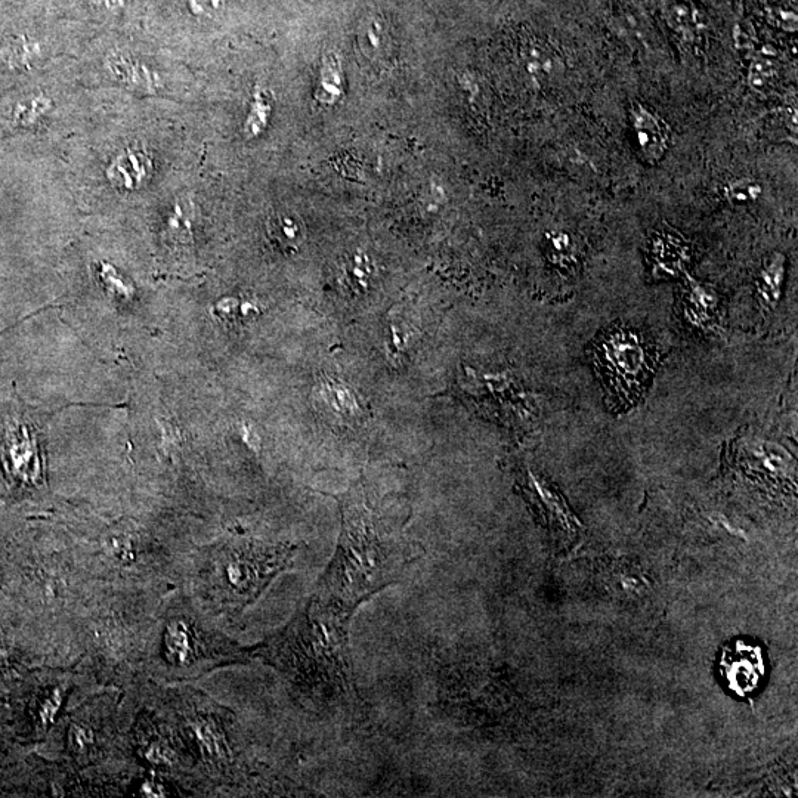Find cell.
<instances>
[{
  "instance_id": "8",
  "label": "cell",
  "mask_w": 798,
  "mask_h": 798,
  "mask_svg": "<svg viewBox=\"0 0 798 798\" xmlns=\"http://www.w3.org/2000/svg\"><path fill=\"white\" fill-rule=\"evenodd\" d=\"M630 120L640 153L649 163H658L663 159L668 147L667 125L643 105H633Z\"/></svg>"
},
{
  "instance_id": "27",
  "label": "cell",
  "mask_w": 798,
  "mask_h": 798,
  "mask_svg": "<svg viewBox=\"0 0 798 798\" xmlns=\"http://www.w3.org/2000/svg\"><path fill=\"white\" fill-rule=\"evenodd\" d=\"M148 759L156 763H167L170 760L169 754L162 747L151 748L150 753H148Z\"/></svg>"
},
{
  "instance_id": "22",
  "label": "cell",
  "mask_w": 798,
  "mask_h": 798,
  "mask_svg": "<svg viewBox=\"0 0 798 798\" xmlns=\"http://www.w3.org/2000/svg\"><path fill=\"white\" fill-rule=\"evenodd\" d=\"M370 272V264L364 255L352 256L351 261L343 266V277L361 287H366Z\"/></svg>"
},
{
  "instance_id": "6",
  "label": "cell",
  "mask_w": 798,
  "mask_h": 798,
  "mask_svg": "<svg viewBox=\"0 0 798 798\" xmlns=\"http://www.w3.org/2000/svg\"><path fill=\"white\" fill-rule=\"evenodd\" d=\"M2 454L11 475L20 481H33L37 475L36 445L26 426L9 422L3 428Z\"/></svg>"
},
{
  "instance_id": "25",
  "label": "cell",
  "mask_w": 798,
  "mask_h": 798,
  "mask_svg": "<svg viewBox=\"0 0 798 798\" xmlns=\"http://www.w3.org/2000/svg\"><path fill=\"white\" fill-rule=\"evenodd\" d=\"M61 705V694L60 692H55V695H52L51 698L46 701L45 710L42 711L43 719L45 722H49V720L54 719L55 714H57L58 708Z\"/></svg>"
},
{
  "instance_id": "13",
  "label": "cell",
  "mask_w": 798,
  "mask_h": 798,
  "mask_svg": "<svg viewBox=\"0 0 798 798\" xmlns=\"http://www.w3.org/2000/svg\"><path fill=\"white\" fill-rule=\"evenodd\" d=\"M524 60L528 71L537 79H549L561 66L556 52L543 40L532 39L525 45Z\"/></svg>"
},
{
  "instance_id": "23",
  "label": "cell",
  "mask_w": 798,
  "mask_h": 798,
  "mask_svg": "<svg viewBox=\"0 0 798 798\" xmlns=\"http://www.w3.org/2000/svg\"><path fill=\"white\" fill-rule=\"evenodd\" d=\"M550 243H552V247L553 250H555V253H559V255H564V256L571 255L572 241L571 237H569L568 234L566 233L555 234L553 235L552 240H550Z\"/></svg>"
},
{
  "instance_id": "19",
  "label": "cell",
  "mask_w": 798,
  "mask_h": 798,
  "mask_svg": "<svg viewBox=\"0 0 798 798\" xmlns=\"http://www.w3.org/2000/svg\"><path fill=\"white\" fill-rule=\"evenodd\" d=\"M271 231L281 243L290 246H296L303 238L302 225L299 219L292 215H280L272 219Z\"/></svg>"
},
{
  "instance_id": "9",
  "label": "cell",
  "mask_w": 798,
  "mask_h": 798,
  "mask_svg": "<svg viewBox=\"0 0 798 798\" xmlns=\"http://www.w3.org/2000/svg\"><path fill=\"white\" fill-rule=\"evenodd\" d=\"M153 162L147 151L131 147L120 153L108 167V179L114 187L135 190L150 179Z\"/></svg>"
},
{
  "instance_id": "21",
  "label": "cell",
  "mask_w": 798,
  "mask_h": 798,
  "mask_svg": "<svg viewBox=\"0 0 798 798\" xmlns=\"http://www.w3.org/2000/svg\"><path fill=\"white\" fill-rule=\"evenodd\" d=\"M136 66H138V64H133L131 61L125 60V58H117V60L111 63V70H113L117 76H122L123 74V76H125L123 77L125 82L135 83L136 86H150L151 82L144 68Z\"/></svg>"
},
{
  "instance_id": "4",
  "label": "cell",
  "mask_w": 798,
  "mask_h": 798,
  "mask_svg": "<svg viewBox=\"0 0 798 798\" xmlns=\"http://www.w3.org/2000/svg\"><path fill=\"white\" fill-rule=\"evenodd\" d=\"M295 550H231L216 569L224 596L241 603L255 598L272 575L289 566Z\"/></svg>"
},
{
  "instance_id": "14",
  "label": "cell",
  "mask_w": 798,
  "mask_h": 798,
  "mask_svg": "<svg viewBox=\"0 0 798 798\" xmlns=\"http://www.w3.org/2000/svg\"><path fill=\"white\" fill-rule=\"evenodd\" d=\"M779 73L772 55L759 52L748 68V86L756 94L767 95L778 82Z\"/></svg>"
},
{
  "instance_id": "3",
  "label": "cell",
  "mask_w": 798,
  "mask_h": 798,
  "mask_svg": "<svg viewBox=\"0 0 798 798\" xmlns=\"http://www.w3.org/2000/svg\"><path fill=\"white\" fill-rule=\"evenodd\" d=\"M593 363L620 404H636L652 379L651 349L630 327L614 326L600 334L593 345Z\"/></svg>"
},
{
  "instance_id": "10",
  "label": "cell",
  "mask_w": 798,
  "mask_h": 798,
  "mask_svg": "<svg viewBox=\"0 0 798 798\" xmlns=\"http://www.w3.org/2000/svg\"><path fill=\"white\" fill-rule=\"evenodd\" d=\"M717 303L719 298L710 287L688 277L683 296V315L689 326L704 330L713 326Z\"/></svg>"
},
{
  "instance_id": "20",
  "label": "cell",
  "mask_w": 798,
  "mask_h": 798,
  "mask_svg": "<svg viewBox=\"0 0 798 798\" xmlns=\"http://www.w3.org/2000/svg\"><path fill=\"white\" fill-rule=\"evenodd\" d=\"M760 194H762V188L751 179H738V181L731 182L726 188V199L736 206L753 203L759 199Z\"/></svg>"
},
{
  "instance_id": "12",
  "label": "cell",
  "mask_w": 798,
  "mask_h": 798,
  "mask_svg": "<svg viewBox=\"0 0 798 798\" xmlns=\"http://www.w3.org/2000/svg\"><path fill=\"white\" fill-rule=\"evenodd\" d=\"M785 256L782 253H773L766 259L759 277H757V299L765 311H772L778 306L782 296V286L785 280Z\"/></svg>"
},
{
  "instance_id": "5",
  "label": "cell",
  "mask_w": 798,
  "mask_h": 798,
  "mask_svg": "<svg viewBox=\"0 0 798 798\" xmlns=\"http://www.w3.org/2000/svg\"><path fill=\"white\" fill-rule=\"evenodd\" d=\"M720 682L736 697H750L766 677L763 649L751 640L735 639L720 649L717 658Z\"/></svg>"
},
{
  "instance_id": "1",
  "label": "cell",
  "mask_w": 798,
  "mask_h": 798,
  "mask_svg": "<svg viewBox=\"0 0 798 798\" xmlns=\"http://www.w3.org/2000/svg\"><path fill=\"white\" fill-rule=\"evenodd\" d=\"M340 512L337 549L314 596L354 615L358 606L399 583L417 556L404 538L377 518L361 485L342 497Z\"/></svg>"
},
{
  "instance_id": "18",
  "label": "cell",
  "mask_w": 798,
  "mask_h": 798,
  "mask_svg": "<svg viewBox=\"0 0 798 798\" xmlns=\"http://www.w3.org/2000/svg\"><path fill=\"white\" fill-rule=\"evenodd\" d=\"M167 651L173 661L184 663L193 655V640L188 626L181 621L170 624L166 636Z\"/></svg>"
},
{
  "instance_id": "24",
  "label": "cell",
  "mask_w": 798,
  "mask_h": 798,
  "mask_svg": "<svg viewBox=\"0 0 798 798\" xmlns=\"http://www.w3.org/2000/svg\"><path fill=\"white\" fill-rule=\"evenodd\" d=\"M194 14L212 15L221 6V0H190Z\"/></svg>"
},
{
  "instance_id": "11",
  "label": "cell",
  "mask_w": 798,
  "mask_h": 798,
  "mask_svg": "<svg viewBox=\"0 0 798 798\" xmlns=\"http://www.w3.org/2000/svg\"><path fill=\"white\" fill-rule=\"evenodd\" d=\"M661 12L667 26L683 43L686 45L697 43L702 24L698 9L692 5V0H663Z\"/></svg>"
},
{
  "instance_id": "17",
  "label": "cell",
  "mask_w": 798,
  "mask_h": 798,
  "mask_svg": "<svg viewBox=\"0 0 798 798\" xmlns=\"http://www.w3.org/2000/svg\"><path fill=\"white\" fill-rule=\"evenodd\" d=\"M766 20L776 29L784 32H797L796 0H767L765 3Z\"/></svg>"
},
{
  "instance_id": "15",
  "label": "cell",
  "mask_w": 798,
  "mask_h": 798,
  "mask_svg": "<svg viewBox=\"0 0 798 798\" xmlns=\"http://www.w3.org/2000/svg\"><path fill=\"white\" fill-rule=\"evenodd\" d=\"M388 40V27L379 17H368L363 21L358 43L367 57L377 58V55L382 54L383 49L388 48Z\"/></svg>"
},
{
  "instance_id": "26",
  "label": "cell",
  "mask_w": 798,
  "mask_h": 798,
  "mask_svg": "<svg viewBox=\"0 0 798 798\" xmlns=\"http://www.w3.org/2000/svg\"><path fill=\"white\" fill-rule=\"evenodd\" d=\"M142 794L145 797H165V790H163L160 785L154 784V782H147V784L142 787Z\"/></svg>"
},
{
  "instance_id": "16",
  "label": "cell",
  "mask_w": 798,
  "mask_h": 798,
  "mask_svg": "<svg viewBox=\"0 0 798 798\" xmlns=\"http://www.w3.org/2000/svg\"><path fill=\"white\" fill-rule=\"evenodd\" d=\"M196 731L201 747L209 754L210 759L222 760V762H227L230 759L231 751L227 736L216 723H200Z\"/></svg>"
},
{
  "instance_id": "2",
  "label": "cell",
  "mask_w": 798,
  "mask_h": 798,
  "mask_svg": "<svg viewBox=\"0 0 798 798\" xmlns=\"http://www.w3.org/2000/svg\"><path fill=\"white\" fill-rule=\"evenodd\" d=\"M351 618L312 595L280 645L290 679L317 713L352 711L360 701L349 646Z\"/></svg>"
},
{
  "instance_id": "28",
  "label": "cell",
  "mask_w": 798,
  "mask_h": 798,
  "mask_svg": "<svg viewBox=\"0 0 798 798\" xmlns=\"http://www.w3.org/2000/svg\"><path fill=\"white\" fill-rule=\"evenodd\" d=\"M102 3H104V6H107V8L113 9L114 5H116V0H102Z\"/></svg>"
},
{
  "instance_id": "7",
  "label": "cell",
  "mask_w": 798,
  "mask_h": 798,
  "mask_svg": "<svg viewBox=\"0 0 798 798\" xmlns=\"http://www.w3.org/2000/svg\"><path fill=\"white\" fill-rule=\"evenodd\" d=\"M649 261L655 277L673 278L682 274L689 262L685 238L674 231H657L649 243Z\"/></svg>"
}]
</instances>
